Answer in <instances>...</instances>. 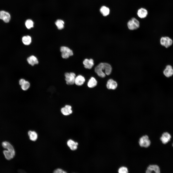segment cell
I'll return each mask as SVG.
<instances>
[{"mask_svg": "<svg viewBox=\"0 0 173 173\" xmlns=\"http://www.w3.org/2000/svg\"><path fill=\"white\" fill-rule=\"evenodd\" d=\"M94 70L99 76L104 78L105 77L106 74L109 75L111 74L112 68L111 65L108 63L102 62L95 67Z\"/></svg>", "mask_w": 173, "mask_h": 173, "instance_id": "obj_1", "label": "cell"}, {"mask_svg": "<svg viewBox=\"0 0 173 173\" xmlns=\"http://www.w3.org/2000/svg\"><path fill=\"white\" fill-rule=\"evenodd\" d=\"M160 43L161 46L167 48L172 45L173 41V40L169 37H162L160 39Z\"/></svg>", "mask_w": 173, "mask_h": 173, "instance_id": "obj_2", "label": "cell"}, {"mask_svg": "<svg viewBox=\"0 0 173 173\" xmlns=\"http://www.w3.org/2000/svg\"><path fill=\"white\" fill-rule=\"evenodd\" d=\"M138 142L139 145L141 147L145 148L149 147L151 143L148 136L146 135L141 137L139 139Z\"/></svg>", "mask_w": 173, "mask_h": 173, "instance_id": "obj_3", "label": "cell"}, {"mask_svg": "<svg viewBox=\"0 0 173 173\" xmlns=\"http://www.w3.org/2000/svg\"><path fill=\"white\" fill-rule=\"evenodd\" d=\"M127 26L128 29L130 30H136L139 27L140 23L137 19L133 18L128 22Z\"/></svg>", "mask_w": 173, "mask_h": 173, "instance_id": "obj_4", "label": "cell"}, {"mask_svg": "<svg viewBox=\"0 0 173 173\" xmlns=\"http://www.w3.org/2000/svg\"><path fill=\"white\" fill-rule=\"evenodd\" d=\"M60 51L62 53V56L63 58L67 59L73 54L72 50L67 47H61Z\"/></svg>", "mask_w": 173, "mask_h": 173, "instance_id": "obj_5", "label": "cell"}, {"mask_svg": "<svg viewBox=\"0 0 173 173\" xmlns=\"http://www.w3.org/2000/svg\"><path fill=\"white\" fill-rule=\"evenodd\" d=\"M65 80L66 84L68 85H71L75 83V74L74 73H65Z\"/></svg>", "mask_w": 173, "mask_h": 173, "instance_id": "obj_6", "label": "cell"}, {"mask_svg": "<svg viewBox=\"0 0 173 173\" xmlns=\"http://www.w3.org/2000/svg\"><path fill=\"white\" fill-rule=\"evenodd\" d=\"M2 147L6 149L7 150L10 152L14 156L15 155V151L13 147L9 142L5 141L2 143Z\"/></svg>", "mask_w": 173, "mask_h": 173, "instance_id": "obj_7", "label": "cell"}, {"mask_svg": "<svg viewBox=\"0 0 173 173\" xmlns=\"http://www.w3.org/2000/svg\"><path fill=\"white\" fill-rule=\"evenodd\" d=\"M164 75L167 77H169L173 75V68L170 65H166L163 71Z\"/></svg>", "mask_w": 173, "mask_h": 173, "instance_id": "obj_8", "label": "cell"}, {"mask_svg": "<svg viewBox=\"0 0 173 173\" xmlns=\"http://www.w3.org/2000/svg\"><path fill=\"white\" fill-rule=\"evenodd\" d=\"M154 172L156 173L160 172V169L159 166L156 165H150L147 168L146 171V173H151Z\"/></svg>", "mask_w": 173, "mask_h": 173, "instance_id": "obj_9", "label": "cell"}, {"mask_svg": "<svg viewBox=\"0 0 173 173\" xmlns=\"http://www.w3.org/2000/svg\"><path fill=\"white\" fill-rule=\"evenodd\" d=\"M11 16L9 13L4 11H0V19L7 23L9 22Z\"/></svg>", "mask_w": 173, "mask_h": 173, "instance_id": "obj_10", "label": "cell"}, {"mask_svg": "<svg viewBox=\"0 0 173 173\" xmlns=\"http://www.w3.org/2000/svg\"><path fill=\"white\" fill-rule=\"evenodd\" d=\"M106 86L109 89L115 90L117 87V84L116 81L110 79L107 81Z\"/></svg>", "mask_w": 173, "mask_h": 173, "instance_id": "obj_11", "label": "cell"}, {"mask_svg": "<svg viewBox=\"0 0 173 173\" xmlns=\"http://www.w3.org/2000/svg\"><path fill=\"white\" fill-rule=\"evenodd\" d=\"M171 137V135L169 133L165 132L162 134L160 140L163 144H165L170 141Z\"/></svg>", "mask_w": 173, "mask_h": 173, "instance_id": "obj_12", "label": "cell"}, {"mask_svg": "<svg viewBox=\"0 0 173 173\" xmlns=\"http://www.w3.org/2000/svg\"><path fill=\"white\" fill-rule=\"evenodd\" d=\"M71 106L69 105H66L65 107H62L61 110L62 113L64 115L67 116L72 113Z\"/></svg>", "mask_w": 173, "mask_h": 173, "instance_id": "obj_13", "label": "cell"}, {"mask_svg": "<svg viewBox=\"0 0 173 173\" xmlns=\"http://www.w3.org/2000/svg\"><path fill=\"white\" fill-rule=\"evenodd\" d=\"M83 63L85 68L87 69H90L94 65V61L92 59H86L83 61Z\"/></svg>", "mask_w": 173, "mask_h": 173, "instance_id": "obj_14", "label": "cell"}, {"mask_svg": "<svg viewBox=\"0 0 173 173\" xmlns=\"http://www.w3.org/2000/svg\"><path fill=\"white\" fill-rule=\"evenodd\" d=\"M85 81V78L81 75H79L75 77V83L77 86H80L82 85Z\"/></svg>", "mask_w": 173, "mask_h": 173, "instance_id": "obj_15", "label": "cell"}, {"mask_svg": "<svg viewBox=\"0 0 173 173\" xmlns=\"http://www.w3.org/2000/svg\"><path fill=\"white\" fill-rule=\"evenodd\" d=\"M27 61L28 63L32 66L37 64L38 63V61L37 58L33 55L28 57L27 59Z\"/></svg>", "mask_w": 173, "mask_h": 173, "instance_id": "obj_16", "label": "cell"}, {"mask_svg": "<svg viewBox=\"0 0 173 173\" xmlns=\"http://www.w3.org/2000/svg\"><path fill=\"white\" fill-rule=\"evenodd\" d=\"M67 144L71 150H74L77 148L78 143L71 139H69L67 141Z\"/></svg>", "mask_w": 173, "mask_h": 173, "instance_id": "obj_17", "label": "cell"}, {"mask_svg": "<svg viewBox=\"0 0 173 173\" xmlns=\"http://www.w3.org/2000/svg\"><path fill=\"white\" fill-rule=\"evenodd\" d=\"M148 13L147 10L145 8H141L139 9L137 12V15L138 16L141 18H145L147 16Z\"/></svg>", "mask_w": 173, "mask_h": 173, "instance_id": "obj_18", "label": "cell"}, {"mask_svg": "<svg viewBox=\"0 0 173 173\" xmlns=\"http://www.w3.org/2000/svg\"><path fill=\"white\" fill-rule=\"evenodd\" d=\"M97 82L95 78L91 77L87 82V85L88 87L93 88L95 86L97 85Z\"/></svg>", "mask_w": 173, "mask_h": 173, "instance_id": "obj_19", "label": "cell"}, {"mask_svg": "<svg viewBox=\"0 0 173 173\" xmlns=\"http://www.w3.org/2000/svg\"><path fill=\"white\" fill-rule=\"evenodd\" d=\"M28 135L31 140L33 141H36L37 138V135L34 131L30 130L28 132Z\"/></svg>", "mask_w": 173, "mask_h": 173, "instance_id": "obj_20", "label": "cell"}, {"mask_svg": "<svg viewBox=\"0 0 173 173\" xmlns=\"http://www.w3.org/2000/svg\"><path fill=\"white\" fill-rule=\"evenodd\" d=\"M22 41L24 44L28 45L30 44L31 42V38L29 36H25L22 37Z\"/></svg>", "mask_w": 173, "mask_h": 173, "instance_id": "obj_21", "label": "cell"}, {"mask_svg": "<svg viewBox=\"0 0 173 173\" xmlns=\"http://www.w3.org/2000/svg\"><path fill=\"white\" fill-rule=\"evenodd\" d=\"M100 11L103 16H105L109 14L110 10L108 7L105 6H103L100 8Z\"/></svg>", "mask_w": 173, "mask_h": 173, "instance_id": "obj_22", "label": "cell"}, {"mask_svg": "<svg viewBox=\"0 0 173 173\" xmlns=\"http://www.w3.org/2000/svg\"><path fill=\"white\" fill-rule=\"evenodd\" d=\"M3 153L5 158L8 160H10L12 159L14 156L7 150H4Z\"/></svg>", "mask_w": 173, "mask_h": 173, "instance_id": "obj_23", "label": "cell"}, {"mask_svg": "<svg viewBox=\"0 0 173 173\" xmlns=\"http://www.w3.org/2000/svg\"><path fill=\"white\" fill-rule=\"evenodd\" d=\"M55 24L58 29L60 30L64 27V22L61 19H58L56 22Z\"/></svg>", "mask_w": 173, "mask_h": 173, "instance_id": "obj_24", "label": "cell"}, {"mask_svg": "<svg viewBox=\"0 0 173 173\" xmlns=\"http://www.w3.org/2000/svg\"><path fill=\"white\" fill-rule=\"evenodd\" d=\"M25 25L28 29H30L33 27L34 23L31 20L29 19L26 20L25 22Z\"/></svg>", "mask_w": 173, "mask_h": 173, "instance_id": "obj_25", "label": "cell"}, {"mask_svg": "<svg viewBox=\"0 0 173 173\" xmlns=\"http://www.w3.org/2000/svg\"><path fill=\"white\" fill-rule=\"evenodd\" d=\"M30 86V84L29 82L26 80L25 82L21 86V87L23 90L26 91L29 88Z\"/></svg>", "mask_w": 173, "mask_h": 173, "instance_id": "obj_26", "label": "cell"}, {"mask_svg": "<svg viewBox=\"0 0 173 173\" xmlns=\"http://www.w3.org/2000/svg\"><path fill=\"white\" fill-rule=\"evenodd\" d=\"M118 172L119 173H128V170L127 167L123 166L119 168Z\"/></svg>", "mask_w": 173, "mask_h": 173, "instance_id": "obj_27", "label": "cell"}, {"mask_svg": "<svg viewBox=\"0 0 173 173\" xmlns=\"http://www.w3.org/2000/svg\"><path fill=\"white\" fill-rule=\"evenodd\" d=\"M54 173H66L67 172L60 168H57L55 169L54 171Z\"/></svg>", "mask_w": 173, "mask_h": 173, "instance_id": "obj_28", "label": "cell"}, {"mask_svg": "<svg viewBox=\"0 0 173 173\" xmlns=\"http://www.w3.org/2000/svg\"><path fill=\"white\" fill-rule=\"evenodd\" d=\"M26 80L24 79H21L19 81V84L21 86L23 85L25 82Z\"/></svg>", "mask_w": 173, "mask_h": 173, "instance_id": "obj_29", "label": "cell"}, {"mask_svg": "<svg viewBox=\"0 0 173 173\" xmlns=\"http://www.w3.org/2000/svg\"><path fill=\"white\" fill-rule=\"evenodd\" d=\"M172 146L173 147V144H172Z\"/></svg>", "mask_w": 173, "mask_h": 173, "instance_id": "obj_30", "label": "cell"}]
</instances>
